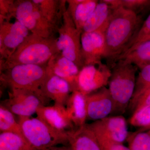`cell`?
I'll return each instance as SVG.
<instances>
[{
	"mask_svg": "<svg viewBox=\"0 0 150 150\" xmlns=\"http://www.w3.org/2000/svg\"><path fill=\"white\" fill-rule=\"evenodd\" d=\"M13 17L31 33L46 38H56L57 30L43 16L33 0H17L14 2Z\"/></svg>",
	"mask_w": 150,
	"mask_h": 150,
	"instance_id": "8992f818",
	"label": "cell"
},
{
	"mask_svg": "<svg viewBox=\"0 0 150 150\" xmlns=\"http://www.w3.org/2000/svg\"><path fill=\"white\" fill-rule=\"evenodd\" d=\"M150 130L129 133L126 141L130 150H148Z\"/></svg>",
	"mask_w": 150,
	"mask_h": 150,
	"instance_id": "484cf974",
	"label": "cell"
},
{
	"mask_svg": "<svg viewBox=\"0 0 150 150\" xmlns=\"http://www.w3.org/2000/svg\"><path fill=\"white\" fill-rule=\"evenodd\" d=\"M70 149H71V146L69 145V146H63L59 147L56 146L51 147L40 150H70Z\"/></svg>",
	"mask_w": 150,
	"mask_h": 150,
	"instance_id": "d6a6232c",
	"label": "cell"
},
{
	"mask_svg": "<svg viewBox=\"0 0 150 150\" xmlns=\"http://www.w3.org/2000/svg\"><path fill=\"white\" fill-rule=\"evenodd\" d=\"M112 67L108 85L113 101L111 115H123L128 109L136 86L137 67L118 61Z\"/></svg>",
	"mask_w": 150,
	"mask_h": 150,
	"instance_id": "3957f363",
	"label": "cell"
},
{
	"mask_svg": "<svg viewBox=\"0 0 150 150\" xmlns=\"http://www.w3.org/2000/svg\"><path fill=\"white\" fill-rule=\"evenodd\" d=\"M150 36V13L142 25V27L134 35L130 42L124 49L123 53L130 50L139 43L145 41L146 39Z\"/></svg>",
	"mask_w": 150,
	"mask_h": 150,
	"instance_id": "83f0119b",
	"label": "cell"
},
{
	"mask_svg": "<svg viewBox=\"0 0 150 150\" xmlns=\"http://www.w3.org/2000/svg\"><path fill=\"white\" fill-rule=\"evenodd\" d=\"M39 6L45 18L57 30L62 24L67 0H33Z\"/></svg>",
	"mask_w": 150,
	"mask_h": 150,
	"instance_id": "ffe728a7",
	"label": "cell"
},
{
	"mask_svg": "<svg viewBox=\"0 0 150 150\" xmlns=\"http://www.w3.org/2000/svg\"><path fill=\"white\" fill-rule=\"evenodd\" d=\"M48 73L62 78L69 84L72 92L77 91V79L80 69L60 52L51 57L47 63Z\"/></svg>",
	"mask_w": 150,
	"mask_h": 150,
	"instance_id": "5bb4252c",
	"label": "cell"
},
{
	"mask_svg": "<svg viewBox=\"0 0 150 150\" xmlns=\"http://www.w3.org/2000/svg\"><path fill=\"white\" fill-rule=\"evenodd\" d=\"M57 38H46L30 33L8 59L0 62V71L15 65H46L59 52Z\"/></svg>",
	"mask_w": 150,
	"mask_h": 150,
	"instance_id": "7a4b0ae2",
	"label": "cell"
},
{
	"mask_svg": "<svg viewBox=\"0 0 150 150\" xmlns=\"http://www.w3.org/2000/svg\"><path fill=\"white\" fill-rule=\"evenodd\" d=\"M40 90L46 98L54 101V104L65 106L72 93L67 81L48 72Z\"/></svg>",
	"mask_w": 150,
	"mask_h": 150,
	"instance_id": "2e32d148",
	"label": "cell"
},
{
	"mask_svg": "<svg viewBox=\"0 0 150 150\" xmlns=\"http://www.w3.org/2000/svg\"><path fill=\"white\" fill-rule=\"evenodd\" d=\"M58 33L57 46L59 52L74 62L81 70L84 67L81 54L82 32L76 27L67 8Z\"/></svg>",
	"mask_w": 150,
	"mask_h": 150,
	"instance_id": "52a82bcc",
	"label": "cell"
},
{
	"mask_svg": "<svg viewBox=\"0 0 150 150\" xmlns=\"http://www.w3.org/2000/svg\"><path fill=\"white\" fill-rule=\"evenodd\" d=\"M46 65L19 64L10 67L1 72V85L42 93L40 86L48 74Z\"/></svg>",
	"mask_w": 150,
	"mask_h": 150,
	"instance_id": "5b68a950",
	"label": "cell"
},
{
	"mask_svg": "<svg viewBox=\"0 0 150 150\" xmlns=\"http://www.w3.org/2000/svg\"><path fill=\"white\" fill-rule=\"evenodd\" d=\"M20 22L6 21L0 23V62L5 61L30 34Z\"/></svg>",
	"mask_w": 150,
	"mask_h": 150,
	"instance_id": "8fae6325",
	"label": "cell"
},
{
	"mask_svg": "<svg viewBox=\"0 0 150 150\" xmlns=\"http://www.w3.org/2000/svg\"><path fill=\"white\" fill-rule=\"evenodd\" d=\"M150 106V88L144 92L137 100L130 110L132 114L135 111Z\"/></svg>",
	"mask_w": 150,
	"mask_h": 150,
	"instance_id": "4dcf8cb0",
	"label": "cell"
},
{
	"mask_svg": "<svg viewBox=\"0 0 150 150\" xmlns=\"http://www.w3.org/2000/svg\"><path fill=\"white\" fill-rule=\"evenodd\" d=\"M140 16L136 13L119 7L112 11L104 31L105 58L115 62L139 30Z\"/></svg>",
	"mask_w": 150,
	"mask_h": 150,
	"instance_id": "6da1fadb",
	"label": "cell"
},
{
	"mask_svg": "<svg viewBox=\"0 0 150 150\" xmlns=\"http://www.w3.org/2000/svg\"><path fill=\"white\" fill-rule=\"evenodd\" d=\"M113 10L103 0L99 1L91 15L83 28V32L105 31Z\"/></svg>",
	"mask_w": 150,
	"mask_h": 150,
	"instance_id": "44dd1931",
	"label": "cell"
},
{
	"mask_svg": "<svg viewBox=\"0 0 150 150\" xmlns=\"http://www.w3.org/2000/svg\"><path fill=\"white\" fill-rule=\"evenodd\" d=\"M14 114L3 105H0V131L13 132L23 136L20 125Z\"/></svg>",
	"mask_w": 150,
	"mask_h": 150,
	"instance_id": "cb8c5ba5",
	"label": "cell"
},
{
	"mask_svg": "<svg viewBox=\"0 0 150 150\" xmlns=\"http://www.w3.org/2000/svg\"><path fill=\"white\" fill-rule=\"evenodd\" d=\"M117 5L138 14L150 7V0H117Z\"/></svg>",
	"mask_w": 150,
	"mask_h": 150,
	"instance_id": "f1b7e54d",
	"label": "cell"
},
{
	"mask_svg": "<svg viewBox=\"0 0 150 150\" xmlns=\"http://www.w3.org/2000/svg\"><path fill=\"white\" fill-rule=\"evenodd\" d=\"M14 2L13 0H0V23L13 17Z\"/></svg>",
	"mask_w": 150,
	"mask_h": 150,
	"instance_id": "f546056e",
	"label": "cell"
},
{
	"mask_svg": "<svg viewBox=\"0 0 150 150\" xmlns=\"http://www.w3.org/2000/svg\"><path fill=\"white\" fill-rule=\"evenodd\" d=\"M18 118L23 137L34 150L69 145L68 134L55 130L38 117Z\"/></svg>",
	"mask_w": 150,
	"mask_h": 150,
	"instance_id": "277c9868",
	"label": "cell"
},
{
	"mask_svg": "<svg viewBox=\"0 0 150 150\" xmlns=\"http://www.w3.org/2000/svg\"><path fill=\"white\" fill-rule=\"evenodd\" d=\"M68 134L69 144L74 150H102L88 123L75 128Z\"/></svg>",
	"mask_w": 150,
	"mask_h": 150,
	"instance_id": "e0dca14e",
	"label": "cell"
},
{
	"mask_svg": "<svg viewBox=\"0 0 150 150\" xmlns=\"http://www.w3.org/2000/svg\"><path fill=\"white\" fill-rule=\"evenodd\" d=\"M87 119L98 121L110 116L113 101L109 90L105 87L86 95Z\"/></svg>",
	"mask_w": 150,
	"mask_h": 150,
	"instance_id": "4fadbf2b",
	"label": "cell"
},
{
	"mask_svg": "<svg viewBox=\"0 0 150 150\" xmlns=\"http://www.w3.org/2000/svg\"><path fill=\"white\" fill-rule=\"evenodd\" d=\"M0 150H35L23 136L13 132L0 134Z\"/></svg>",
	"mask_w": 150,
	"mask_h": 150,
	"instance_id": "603a6c76",
	"label": "cell"
},
{
	"mask_svg": "<svg viewBox=\"0 0 150 150\" xmlns=\"http://www.w3.org/2000/svg\"><path fill=\"white\" fill-rule=\"evenodd\" d=\"M150 88V65L141 69L136 80L134 95L128 109L132 108L138 98L146 91Z\"/></svg>",
	"mask_w": 150,
	"mask_h": 150,
	"instance_id": "d4e9b609",
	"label": "cell"
},
{
	"mask_svg": "<svg viewBox=\"0 0 150 150\" xmlns=\"http://www.w3.org/2000/svg\"><path fill=\"white\" fill-rule=\"evenodd\" d=\"M37 117L57 131L67 133L76 128L70 120L65 106L54 104L41 106L36 112Z\"/></svg>",
	"mask_w": 150,
	"mask_h": 150,
	"instance_id": "9a60e30c",
	"label": "cell"
},
{
	"mask_svg": "<svg viewBox=\"0 0 150 150\" xmlns=\"http://www.w3.org/2000/svg\"><path fill=\"white\" fill-rule=\"evenodd\" d=\"M148 150H150V138L149 141V147H148Z\"/></svg>",
	"mask_w": 150,
	"mask_h": 150,
	"instance_id": "836d02e7",
	"label": "cell"
},
{
	"mask_svg": "<svg viewBox=\"0 0 150 150\" xmlns=\"http://www.w3.org/2000/svg\"><path fill=\"white\" fill-rule=\"evenodd\" d=\"M111 70L102 62L83 67L77 79V91L87 95L108 84Z\"/></svg>",
	"mask_w": 150,
	"mask_h": 150,
	"instance_id": "30bf717a",
	"label": "cell"
},
{
	"mask_svg": "<svg viewBox=\"0 0 150 150\" xmlns=\"http://www.w3.org/2000/svg\"><path fill=\"white\" fill-rule=\"evenodd\" d=\"M67 10L76 27L83 32L84 25L99 2L98 0H67Z\"/></svg>",
	"mask_w": 150,
	"mask_h": 150,
	"instance_id": "ac0fdd59",
	"label": "cell"
},
{
	"mask_svg": "<svg viewBox=\"0 0 150 150\" xmlns=\"http://www.w3.org/2000/svg\"><path fill=\"white\" fill-rule=\"evenodd\" d=\"M65 107L70 120L76 128L86 124L87 119L86 95L78 91H73Z\"/></svg>",
	"mask_w": 150,
	"mask_h": 150,
	"instance_id": "d6986e66",
	"label": "cell"
},
{
	"mask_svg": "<svg viewBox=\"0 0 150 150\" xmlns=\"http://www.w3.org/2000/svg\"><path fill=\"white\" fill-rule=\"evenodd\" d=\"M8 96L1 104L18 117H30L49 100L42 93L24 89L10 88Z\"/></svg>",
	"mask_w": 150,
	"mask_h": 150,
	"instance_id": "ba28073f",
	"label": "cell"
},
{
	"mask_svg": "<svg viewBox=\"0 0 150 150\" xmlns=\"http://www.w3.org/2000/svg\"><path fill=\"white\" fill-rule=\"evenodd\" d=\"M129 124L140 131L150 130V106L134 112L129 118Z\"/></svg>",
	"mask_w": 150,
	"mask_h": 150,
	"instance_id": "4316f807",
	"label": "cell"
},
{
	"mask_svg": "<svg viewBox=\"0 0 150 150\" xmlns=\"http://www.w3.org/2000/svg\"><path fill=\"white\" fill-rule=\"evenodd\" d=\"M102 150H130L122 144H115L107 141H98Z\"/></svg>",
	"mask_w": 150,
	"mask_h": 150,
	"instance_id": "1f68e13d",
	"label": "cell"
},
{
	"mask_svg": "<svg viewBox=\"0 0 150 150\" xmlns=\"http://www.w3.org/2000/svg\"><path fill=\"white\" fill-rule=\"evenodd\" d=\"M88 125L98 141L123 144L129 135L127 121L122 115H110Z\"/></svg>",
	"mask_w": 150,
	"mask_h": 150,
	"instance_id": "9c48e42d",
	"label": "cell"
},
{
	"mask_svg": "<svg viewBox=\"0 0 150 150\" xmlns=\"http://www.w3.org/2000/svg\"><path fill=\"white\" fill-rule=\"evenodd\" d=\"M70 150H74V149H73L72 147L71 146V149H70Z\"/></svg>",
	"mask_w": 150,
	"mask_h": 150,
	"instance_id": "d590c367",
	"label": "cell"
},
{
	"mask_svg": "<svg viewBox=\"0 0 150 150\" xmlns=\"http://www.w3.org/2000/svg\"><path fill=\"white\" fill-rule=\"evenodd\" d=\"M118 61L135 65L140 70L150 65V40L143 41L125 51L118 57Z\"/></svg>",
	"mask_w": 150,
	"mask_h": 150,
	"instance_id": "7402d4cb",
	"label": "cell"
},
{
	"mask_svg": "<svg viewBox=\"0 0 150 150\" xmlns=\"http://www.w3.org/2000/svg\"><path fill=\"white\" fill-rule=\"evenodd\" d=\"M150 40V36H149V37H148L146 39V40H145V41H146V40Z\"/></svg>",
	"mask_w": 150,
	"mask_h": 150,
	"instance_id": "e575fe53",
	"label": "cell"
},
{
	"mask_svg": "<svg viewBox=\"0 0 150 150\" xmlns=\"http://www.w3.org/2000/svg\"><path fill=\"white\" fill-rule=\"evenodd\" d=\"M104 31L83 32L81 35V54L84 67L101 63L105 54Z\"/></svg>",
	"mask_w": 150,
	"mask_h": 150,
	"instance_id": "7c38bea8",
	"label": "cell"
}]
</instances>
